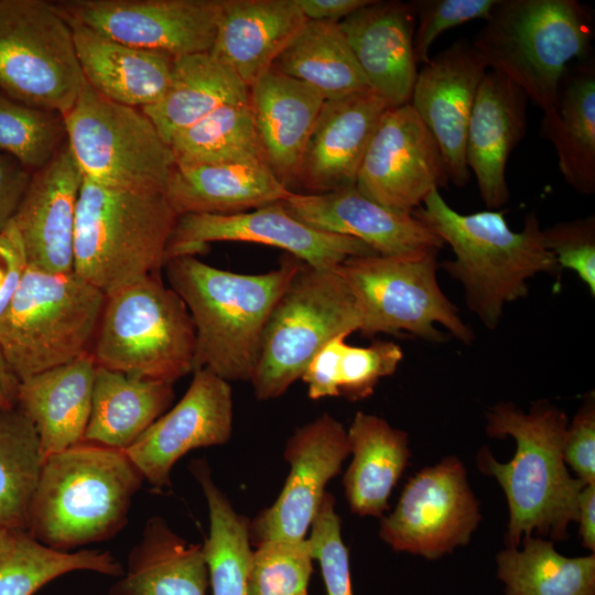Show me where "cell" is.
I'll return each mask as SVG.
<instances>
[{
  "label": "cell",
  "instance_id": "6da1fadb",
  "mask_svg": "<svg viewBox=\"0 0 595 595\" xmlns=\"http://www.w3.org/2000/svg\"><path fill=\"white\" fill-rule=\"evenodd\" d=\"M285 253L259 274L209 266L195 256L170 259L163 269L195 328L193 372L206 368L226 381H250L262 336L278 300L303 266Z\"/></svg>",
  "mask_w": 595,
  "mask_h": 595
},
{
  "label": "cell",
  "instance_id": "7a4b0ae2",
  "mask_svg": "<svg viewBox=\"0 0 595 595\" xmlns=\"http://www.w3.org/2000/svg\"><path fill=\"white\" fill-rule=\"evenodd\" d=\"M413 215L452 248L454 259L440 268L462 284L467 307L489 329L499 325L507 303L527 296L529 279L560 270L534 214L513 231L504 210L461 214L435 190Z\"/></svg>",
  "mask_w": 595,
  "mask_h": 595
},
{
  "label": "cell",
  "instance_id": "3957f363",
  "mask_svg": "<svg viewBox=\"0 0 595 595\" xmlns=\"http://www.w3.org/2000/svg\"><path fill=\"white\" fill-rule=\"evenodd\" d=\"M486 420L489 436H511L517 444L508 463L496 461L486 448L478 454L479 468L496 478L507 498V547H518L533 531L551 541L565 539L585 486L569 473L563 459L566 414L548 403L524 412L501 402L486 412Z\"/></svg>",
  "mask_w": 595,
  "mask_h": 595
},
{
  "label": "cell",
  "instance_id": "277c9868",
  "mask_svg": "<svg viewBox=\"0 0 595 595\" xmlns=\"http://www.w3.org/2000/svg\"><path fill=\"white\" fill-rule=\"evenodd\" d=\"M143 480L126 451L82 441L43 462L26 532L61 551L111 539Z\"/></svg>",
  "mask_w": 595,
  "mask_h": 595
},
{
  "label": "cell",
  "instance_id": "5b68a950",
  "mask_svg": "<svg viewBox=\"0 0 595 595\" xmlns=\"http://www.w3.org/2000/svg\"><path fill=\"white\" fill-rule=\"evenodd\" d=\"M485 22L473 46L541 109V127L553 123L570 63L591 57V11L576 0H498Z\"/></svg>",
  "mask_w": 595,
  "mask_h": 595
},
{
  "label": "cell",
  "instance_id": "8992f818",
  "mask_svg": "<svg viewBox=\"0 0 595 595\" xmlns=\"http://www.w3.org/2000/svg\"><path fill=\"white\" fill-rule=\"evenodd\" d=\"M176 219L165 193L110 187L84 177L73 271L106 295L160 274Z\"/></svg>",
  "mask_w": 595,
  "mask_h": 595
},
{
  "label": "cell",
  "instance_id": "52a82bcc",
  "mask_svg": "<svg viewBox=\"0 0 595 595\" xmlns=\"http://www.w3.org/2000/svg\"><path fill=\"white\" fill-rule=\"evenodd\" d=\"M105 302L74 271L28 267L0 316V347L19 380L89 353Z\"/></svg>",
  "mask_w": 595,
  "mask_h": 595
},
{
  "label": "cell",
  "instance_id": "ba28073f",
  "mask_svg": "<svg viewBox=\"0 0 595 595\" xmlns=\"http://www.w3.org/2000/svg\"><path fill=\"white\" fill-rule=\"evenodd\" d=\"M89 353L99 367L174 383L193 372V320L161 275L149 274L106 295Z\"/></svg>",
  "mask_w": 595,
  "mask_h": 595
},
{
  "label": "cell",
  "instance_id": "9c48e42d",
  "mask_svg": "<svg viewBox=\"0 0 595 595\" xmlns=\"http://www.w3.org/2000/svg\"><path fill=\"white\" fill-rule=\"evenodd\" d=\"M359 328L360 312L344 278L335 268L303 263L267 322L250 379L256 398L282 396L327 342Z\"/></svg>",
  "mask_w": 595,
  "mask_h": 595
},
{
  "label": "cell",
  "instance_id": "30bf717a",
  "mask_svg": "<svg viewBox=\"0 0 595 595\" xmlns=\"http://www.w3.org/2000/svg\"><path fill=\"white\" fill-rule=\"evenodd\" d=\"M437 253L350 257L335 267L356 299L363 335L403 332L440 343V324L462 343H472L473 331L439 285Z\"/></svg>",
  "mask_w": 595,
  "mask_h": 595
},
{
  "label": "cell",
  "instance_id": "8fae6325",
  "mask_svg": "<svg viewBox=\"0 0 595 595\" xmlns=\"http://www.w3.org/2000/svg\"><path fill=\"white\" fill-rule=\"evenodd\" d=\"M64 121L66 143L84 177L110 187L165 193L173 153L142 109L107 99L85 80Z\"/></svg>",
  "mask_w": 595,
  "mask_h": 595
},
{
  "label": "cell",
  "instance_id": "7c38bea8",
  "mask_svg": "<svg viewBox=\"0 0 595 595\" xmlns=\"http://www.w3.org/2000/svg\"><path fill=\"white\" fill-rule=\"evenodd\" d=\"M84 82L72 28L54 2L0 0V91L65 116Z\"/></svg>",
  "mask_w": 595,
  "mask_h": 595
},
{
  "label": "cell",
  "instance_id": "4fadbf2b",
  "mask_svg": "<svg viewBox=\"0 0 595 595\" xmlns=\"http://www.w3.org/2000/svg\"><path fill=\"white\" fill-rule=\"evenodd\" d=\"M480 518L464 464L447 456L408 480L379 537L396 551L434 560L466 545Z\"/></svg>",
  "mask_w": 595,
  "mask_h": 595
},
{
  "label": "cell",
  "instance_id": "5bb4252c",
  "mask_svg": "<svg viewBox=\"0 0 595 595\" xmlns=\"http://www.w3.org/2000/svg\"><path fill=\"white\" fill-rule=\"evenodd\" d=\"M68 20L116 42L173 58L209 53L221 0H64Z\"/></svg>",
  "mask_w": 595,
  "mask_h": 595
},
{
  "label": "cell",
  "instance_id": "9a60e30c",
  "mask_svg": "<svg viewBox=\"0 0 595 595\" xmlns=\"http://www.w3.org/2000/svg\"><path fill=\"white\" fill-rule=\"evenodd\" d=\"M216 241H242L277 247L316 269H334L350 257L377 255L360 240L322 231L293 217L282 202L231 215L177 216L165 262L195 256Z\"/></svg>",
  "mask_w": 595,
  "mask_h": 595
},
{
  "label": "cell",
  "instance_id": "2e32d148",
  "mask_svg": "<svg viewBox=\"0 0 595 595\" xmlns=\"http://www.w3.org/2000/svg\"><path fill=\"white\" fill-rule=\"evenodd\" d=\"M450 183L442 152L410 104L382 113L363 159L356 188L372 201L413 213Z\"/></svg>",
  "mask_w": 595,
  "mask_h": 595
},
{
  "label": "cell",
  "instance_id": "e0dca14e",
  "mask_svg": "<svg viewBox=\"0 0 595 595\" xmlns=\"http://www.w3.org/2000/svg\"><path fill=\"white\" fill-rule=\"evenodd\" d=\"M350 454L347 431L328 413L299 428L286 441V482L272 506L249 523L250 543L305 539L320 508L326 484Z\"/></svg>",
  "mask_w": 595,
  "mask_h": 595
},
{
  "label": "cell",
  "instance_id": "ac0fdd59",
  "mask_svg": "<svg viewBox=\"0 0 595 595\" xmlns=\"http://www.w3.org/2000/svg\"><path fill=\"white\" fill-rule=\"evenodd\" d=\"M232 414L229 382L206 368L198 369L183 398L126 453L151 486L170 487L171 470L187 452L228 442Z\"/></svg>",
  "mask_w": 595,
  "mask_h": 595
},
{
  "label": "cell",
  "instance_id": "d6986e66",
  "mask_svg": "<svg viewBox=\"0 0 595 595\" xmlns=\"http://www.w3.org/2000/svg\"><path fill=\"white\" fill-rule=\"evenodd\" d=\"M487 71L473 44L459 39L423 65L409 102L435 139L450 182L458 187L470 176L465 153L467 129Z\"/></svg>",
  "mask_w": 595,
  "mask_h": 595
},
{
  "label": "cell",
  "instance_id": "ffe728a7",
  "mask_svg": "<svg viewBox=\"0 0 595 595\" xmlns=\"http://www.w3.org/2000/svg\"><path fill=\"white\" fill-rule=\"evenodd\" d=\"M84 174L67 143L31 181L13 218L28 267L68 273L74 263V232Z\"/></svg>",
  "mask_w": 595,
  "mask_h": 595
},
{
  "label": "cell",
  "instance_id": "44dd1931",
  "mask_svg": "<svg viewBox=\"0 0 595 595\" xmlns=\"http://www.w3.org/2000/svg\"><path fill=\"white\" fill-rule=\"evenodd\" d=\"M282 204L307 226L356 238L380 256L440 250L444 246L413 213L386 207L356 187L322 194L291 192Z\"/></svg>",
  "mask_w": 595,
  "mask_h": 595
},
{
  "label": "cell",
  "instance_id": "7402d4cb",
  "mask_svg": "<svg viewBox=\"0 0 595 595\" xmlns=\"http://www.w3.org/2000/svg\"><path fill=\"white\" fill-rule=\"evenodd\" d=\"M388 104L367 89L325 100L302 155L294 185L305 194L356 186L357 175Z\"/></svg>",
  "mask_w": 595,
  "mask_h": 595
},
{
  "label": "cell",
  "instance_id": "603a6c76",
  "mask_svg": "<svg viewBox=\"0 0 595 595\" xmlns=\"http://www.w3.org/2000/svg\"><path fill=\"white\" fill-rule=\"evenodd\" d=\"M338 24L370 90L389 107L409 104L418 75L413 2L371 0Z\"/></svg>",
  "mask_w": 595,
  "mask_h": 595
},
{
  "label": "cell",
  "instance_id": "cb8c5ba5",
  "mask_svg": "<svg viewBox=\"0 0 595 595\" xmlns=\"http://www.w3.org/2000/svg\"><path fill=\"white\" fill-rule=\"evenodd\" d=\"M528 98L504 75L487 71L474 101L466 137V163L488 209L509 199L508 159L527 130Z\"/></svg>",
  "mask_w": 595,
  "mask_h": 595
},
{
  "label": "cell",
  "instance_id": "d4e9b609",
  "mask_svg": "<svg viewBox=\"0 0 595 595\" xmlns=\"http://www.w3.org/2000/svg\"><path fill=\"white\" fill-rule=\"evenodd\" d=\"M324 102L316 90L273 67L249 87L262 156L291 192Z\"/></svg>",
  "mask_w": 595,
  "mask_h": 595
},
{
  "label": "cell",
  "instance_id": "484cf974",
  "mask_svg": "<svg viewBox=\"0 0 595 595\" xmlns=\"http://www.w3.org/2000/svg\"><path fill=\"white\" fill-rule=\"evenodd\" d=\"M306 21L295 0H221L209 54L250 87Z\"/></svg>",
  "mask_w": 595,
  "mask_h": 595
},
{
  "label": "cell",
  "instance_id": "4316f807",
  "mask_svg": "<svg viewBox=\"0 0 595 595\" xmlns=\"http://www.w3.org/2000/svg\"><path fill=\"white\" fill-rule=\"evenodd\" d=\"M290 194L262 159L174 166L165 190L177 216L245 213L282 202Z\"/></svg>",
  "mask_w": 595,
  "mask_h": 595
},
{
  "label": "cell",
  "instance_id": "83f0119b",
  "mask_svg": "<svg viewBox=\"0 0 595 595\" xmlns=\"http://www.w3.org/2000/svg\"><path fill=\"white\" fill-rule=\"evenodd\" d=\"M96 367L87 353L20 381L17 407L34 425L44 461L84 440Z\"/></svg>",
  "mask_w": 595,
  "mask_h": 595
},
{
  "label": "cell",
  "instance_id": "f1b7e54d",
  "mask_svg": "<svg viewBox=\"0 0 595 595\" xmlns=\"http://www.w3.org/2000/svg\"><path fill=\"white\" fill-rule=\"evenodd\" d=\"M66 20L84 78L97 93L139 109L162 97L172 75L173 57L116 42L79 22Z\"/></svg>",
  "mask_w": 595,
  "mask_h": 595
},
{
  "label": "cell",
  "instance_id": "f546056e",
  "mask_svg": "<svg viewBox=\"0 0 595 595\" xmlns=\"http://www.w3.org/2000/svg\"><path fill=\"white\" fill-rule=\"evenodd\" d=\"M208 586L203 545L188 543L154 516L145 522L128 555L127 571L109 595H207Z\"/></svg>",
  "mask_w": 595,
  "mask_h": 595
},
{
  "label": "cell",
  "instance_id": "4dcf8cb0",
  "mask_svg": "<svg viewBox=\"0 0 595 595\" xmlns=\"http://www.w3.org/2000/svg\"><path fill=\"white\" fill-rule=\"evenodd\" d=\"M346 431L353 461L343 484L350 510L381 517L410 458L408 434L363 411L355 414Z\"/></svg>",
  "mask_w": 595,
  "mask_h": 595
},
{
  "label": "cell",
  "instance_id": "1f68e13d",
  "mask_svg": "<svg viewBox=\"0 0 595 595\" xmlns=\"http://www.w3.org/2000/svg\"><path fill=\"white\" fill-rule=\"evenodd\" d=\"M173 385L97 366L83 441L128 450L167 411Z\"/></svg>",
  "mask_w": 595,
  "mask_h": 595
},
{
  "label": "cell",
  "instance_id": "d6a6232c",
  "mask_svg": "<svg viewBox=\"0 0 595 595\" xmlns=\"http://www.w3.org/2000/svg\"><path fill=\"white\" fill-rule=\"evenodd\" d=\"M249 101V87L209 53L174 58L170 83L162 97L143 108L170 144L180 131L217 108Z\"/></svg>",
  "mask_w": 595,
  "mask_h": 595
},
{
  "label": "cell",
  "instance_id": "836d02e7",
  "mask_svg": "<svg viewBox=\"0 0 595 595\" xmlns=\"http://www.w3.org/2000/svg\"><path fill=\"white\" fill-rule=\"evenodd\" d=\"M558 116L541 127L556 152L565 182L582 194L595 192V64L588 57L567 67L559 91Z\"/></svg>",
  "mask_w": 595,
  "mask_h": 595
},
{
  "label": "cell",
  "instance_id": "e575fe53",
  "mask_svg": "<svg viewBox=\"0 0 595 595\" xmlns=\"http://www.w3.org/2000/svg\"><path fill=\"white\" fill-rule=\"evenodd\" d=\"M272 67L325 100L370 89L338 23L306 21Z\"/></svg>",
  "mask_w": 595,
  "mask_h": 595
},
{
  "label": "cell",
  "instance_id": "d590c367",
  "mask_svg": "<svg viewBox=\"0 0 595 595\" xmlns=\"http://www.w3.org/2000/svg\"><path fill=\"white\" fill-rule=\"evenodd\" d=\"M505 595H595V554L569 558L553 541L523 539L521 550L506 547L496 556Z\"/></svg>",
  "mask_w": 595,
  "mask_h": 595
},
{
  "label": "cell",
  "instance_id": "8d00e7d4",
  "mask_svg": "<svg viewBox=\"0 0 595 595\" xmlns=\"http://www.w3.org/2000/svg\"><path fill=\"white\" fill-rule=\"evenodd\" d=\"M205 496L209 533L203 544L212 595H248L251 559L250 520L237 513L216 486L205 459L191 463Z\"/></svg>",
  "mask_w": 595,
  "mask_h": 595
},
{
  "label": "cell",
  "instance_id": "74e56055",
  "mask_svg": "<svg viewBox=\"0 0 595 595\" xmlns=\"http://www.w3.org/2000/svg\"><path fill=\"white\" fill-rule=\"evenodd\" d=\"M39 436L18 408L0 409V526L26 531L43 465Z\"/></svg>",
  "mask_w": 595,
  "mask_h": 595
},
{
  "label": "cell",
  "instance_id": "f35d334b",
  "mask_svg": "<svg viewBox=\"0 0 595 595\" xmlns=\"http://www.w3.org/2000/svg\"><path fill=\"white\" fill-rule=\"evenodd\" d=\"M175 166L263 159L248 102L224 105L170 141Z\"/></svg>",
  "mask_w": 595,
  "mask_h": 595
},
{
  "label": "cell",
  "instance_id": "ab89813d",
  "mask_svg": "<svg viewBox=\"0 0 595 595\" xmlns=\"http://www.w3.org/2000/svg\"><path fill=\"white\" fill-rule=\"evenodd\" d=\"M74 571L118 577L123 567L108 551H61L22 531L13 549L0 561V595H33L54 578Z\"/></svg>",
  "mask_w": 595,
  "mask_h": 595
},
{
  "label": "cell",
  "instance_id": "60d3db41",
  "mask_svg": "<svg viewBox=\"0 0 595 595\" xmlns=\"http://www.w3.org/2000/svg\"><path fill=\"white\" fill-rule=\"evenodd\" d=\"M66 143L64 116L34 108L0 91V152L30 172L45 166Z\"/></svg>",
  "mask_w": 595,
  "mask_h": 595
},
{
  "label": "cell",
  "instance_id": "b9f144b4",
  "mask_svg": "<svg viewBox=\"0 0 595 595\" xmlns=\"http://www.w3.org/2000/svg\"><path fill=\"white\" fill-rule=\"evenodd\" d=\"M307 538L264 541L251 553L248 595H299L313 571Z\"/></svg>",
  "mask_w": 595,
  "mask_h": 595
},
{
  "label": "cell",
  "instance_id": "7bdbcfd3",
  "mask_svg": "<svg viewBox=\"0 0 595 595\" xmlns=\"http://www.w3.org/2000/svg\"><path fill=\"white\" fill-rule=\"evenodd\" d=\"M403 359L402 348L388 340L368 346L344 345L338 365L339 396L349 401L372 394L381 378L391 376Z\"/></svg>",
  "mask_w": 595,
  "mask_h": 595
},
{
  "label": "cell",
  "instance_id": "ee69618b",
  "mask_svg": "<svg viewBox=\"0 0 595 595\" xmlns=\"http://www.w3.org/2000/svg\"><path fill=\"white\" fill-rule=\"evenodd\" d=\"M312 556L320 562L327 595H354L348 550L340 533L335 498L325 493L307 538Z\"/></svg>",
  "mask_w": 595,
  "mask_h": 595
},
{
  "label": "cell",
  "instance_id": "f6af8a7d",
  "mask_svg": "<svg viewBox=\"0 0 595 595\" xmlns=\"http://www.w3.org/2000/svg\"><path fill=\"white\" fill-rule=\"evenodd\" d=\"M415 8L413 50L415 62L426 64L430 48L446 30L475 19L487 20L498 0H420Z\"/></svg>",
  "mask_w": 595,
  "mask_h": 595
},
{
  "label": "cell",
  "instance_id": "bcb514c9",
  "mask_svg": "<svg viewBox=\"0 0 595 595\" xmlns=\"http://www.w3.org/2000/svg\"><path fill=\"white\" fill-rule=\"evenodd\" d=\"M544 245L558 266L574 271L595 295V217L563 221L542 229Z\"/></svg>",
  "mask_w": 595,
  "mask_h": 595
},
{
  "label": "cell",
  "instance_id": "7dc6e473",
  "mask_svg": "<svg viewBox=\"0 0 595 595\" xmlns=\"http://www.w3.org/2000/svg\"><path fill=\"white\" fill-rule=\"evenodd\" d=\"M563 459L585 485L595 484V408L594 401L585 403L567 424Z\"/></svg>",
  "mask_w": 595,
  "mask_h": 595
},
{
  "label": "cell",
  "instance_id": "c3c4849f",
  "mask_svg": "<svg viewBox=\"0 0 595 595\" xmlns=\"http://www.w3.org/2000/svg\"><path fill=\"white\" fill-rule=\"evenodd\" d=\"M348 334H339L327 342L310 360L301 379L313 400L338 397V365Z\"/></svg>",
  "mask_w": 595,
  "mask_h": 595
},
{
  "label": "cell",
  "instance_id": "681fc988",
  "mask_svg": "<svg viewBox=\"0 0 595 595\" xmlns=\"http://www.w3.org/2000/svg\"><path fill=\"white\" fill-rule=\"evenodd\" d=\"M26 268L21 240L12 220L0 232V316L15 293Z\"/></svg>",
  "mask_w": 595,
  "mask_h": 595
},
{
  "label": "cell",
  "instance_id": "f907efd6",
  "mask_svg": "<svg viewBox=\"0 0 595 595\" xmlns=\"http://www.w3.org/2000/svg\"><path fill=\"white\" fill-rule=\"evenodd\" d=\"M31 176L17 160L0 152V232L13 220Z\"/></svg>",
  "mask_w": 595,
  "mask_h": 595
},
{
  "label": "cell",
  "instance_id": "816d5d0a",
  "mask_svg": "<svg viewBox=\"0 0 595 595\" xmlns=\"http://www.w3.org/2000/svg\"><path fill=\"white\" fill-rule=\"evenodd\" d=\"M371 0H295L309 21L339 23Z\"/></svg>",
  "mask_w": 595,
  "mask_h": 595
},
{
  "label": "cell",
  "instance_id": "f5cc1de1",
  "mask_svg": "<svg viewBox=\"0 0 595 595\" xmlns=\"http://www.w3.org/2000/svg\"><path fill=\"white\" fill-rule=\"evenodd\" d=\"M580 537L583 545L594 553L595 550V484L585 485L578 496L577 518Z\"/></svg>",
  "mask_w": 595,
  "mask_h": 595
},
{
  "label": "cell",
  "instance_id": "db71d44e",
  "mask_svg": "<svg viewBox=\"0 0 595 595\" xmlns=\"http://www.w3.org/2000/svg\"><path fill=\"white\" fill-rule=\"evenodd\" d=\"M20 380L11 369L0 347V409H12L18 404Z\"/></svg>",
  "mask_w": 595,
  "mask_h": 595
},
{
  "label": "cell",
  "instance_id": "11a10c76",
  "mask_svg": "<svg viewBox=\"0 0 595 595\" xmlns=\"http://www.w3.org/2000/svg\"><path fill=\"white\" fill-rule=\"evenodd\" d=\"M22 530H12L0 526V561L13 549Z\"/></svg>",
  "mask_w": 595,
  "mask_h": 595
},
{
  "label": "cell",
  "instance_id": "9f6ffc18",
  "mask_svg": "<svg viewBox=\"0 0 595 595\" xmlns=\"http://www.w3.org/2000/svg\"><path fill=\"white\" fill-rule=\"evenodd\" d=\"M299 595H307V591L300 593Z\"/></svg>",
  "mask_w": 595,
  "mask_h": 595
}]
</instances>
